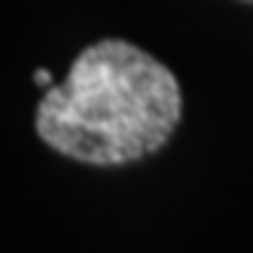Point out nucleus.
I'll return each instance as SVG.
<instances>
[{
	"label": "nucleus",
	"instance_id": "nucleus-2",
	"mask_svg": "<svg viewBox=\"0 0 253 253\" xmlns=\"http://www.w3.org/2000/svg\"><path fill=\"white\" fill-rule=\"evenodd\" d=\"M34 83L43 85V88H49L52 85V74H49V70H37V74H34Z\"/></svg>",
	"mask_w": 253,
	"mask_h": 253
},
{
	"label": "nucleus",
	"instance_id": "nucleus-1",
	"mask_svg": "<svg viewBox=\"0 0 253 253\" xmlns=\"http://www.w3.org/2000/svg\"><path fill=\"white\" fill-rule=\"evenodd\" d=\"M180 113V85L165 64L125 40H101L80 52L64 83L46 88L34 125L67 159L128 165L165 147Z\"/></svg>",
	"mask_w": 253,
	"mask_h": 253
}]
</instances>
